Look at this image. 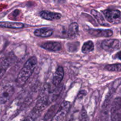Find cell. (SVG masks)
Returning a JSON list of instances; mask_svg holds the SVG:
<instances>
[{
    "instance_id": "cell-21",
    "label": "cell",
    "mask_w": 121,
    "mask_h": 121,
    "mask_svg": "<svg viewBox=\"0 0 121 121\" xmlns=\"http://www.w3.org/2000/svg\"><path fill=\"white\" fill-rule=\"evenodd\" d=\"M103 121H111L109 120L108 119V112L107 113H105V115H104V117H103Z\"/></svg>"
},
{
    "instance_id": "cell-22",
    "label": "cell",
    "mask_w": 121,
    "mask_h": 121,
    "mask_svg": "<svg viewBox=\"0 0 121 121\" xmlns=\"http://www.w3.org/2000/svg\"><path fill=\"white\" fill-rule=\"evenodd\" d=\"M64 1H65V0H54V2L58 4L62 3V2H63Z\"/></svg>"
},
{
    "instance_id": "cell-14",
    "label": "cell",
    "mask_w": 121,
    "mask_h": 121,
    "mask_svg": "<svg viewBox=\"0 0 121 121\" xmlns=\"http://www.w3.org/2000/svg\"><path fill=\"white\" fill-rule=\"evenodd\" d=\"M79 33V26L76 22H72L70 24L68 30L67 31V35L69 37H73L76 36Z\"/></svg>"
},
{
    "instance_id": "cell-19",
    "label": "cell",
    "mask_w": 121,
    "mask_h": 121,
    "mask_svg": "<svg viewBox=\"0 0 121 121\" xmlns=\"http://www.w3.org/2000/svg\"><path fill=\"white\" fill-rule=\"evenodd\" d=\"M79 121H89L88 116H87L86 111L83 108L80 112V118H79Z\"/></svg>"
},
{
    "instance_id": "cell-1",
    "label": "cell",
    "mask_w": 121,
    "mask_h": 121,
    "mask_svg": "<svg viewBox=\"0 0 121 121\" xmlns=\"http://www.w3.org/2000/svg\"><path fill=\"white\" fill-rule=\"evenodd\" d=\"M37 62V58L34 56L30 58L26 61L17 78V86L18 87H22L24 85L26 82L28 80L30 77L34 72V69L36 67Z\"/></svg>"
},
{
    "instance_id": "cell-15",
    "label": "cell",
    "mask_w": 121,
    "mask_h": 121,
    "mask_svg": "<svg viewBox=\"0 0 121 121\" xmlns=\"http://www.w3.org/2000/svg\"><path fill=\"white\" fill-rule=\"evenodd\" d=\"M91 13H92V15L95 17L96 20L98 21V23L100 25L102 26H109V25L107 23V22L106 21L105 19L104 18L103 15L100 14L99 12H98V11L95 10V9H92L91 11Z\"/></svg>"
},
{
    "instance_id": "cell-3",
    "label": "cell",
    "mask_w": 121,
    "mask_h": 121,
    "mask_svg": "<svg viewBox=\"0 0 121 121\" xmlns=\"http://www.w3.org/2000/svg\"><path fill=\"white\" fill-rule=\"evenodd\" d=\"M103 14L109 22L119 24L121 21V11L118 9H108L103 11Z\"/></svg>"
},
{
    "instance_id": "cell-12",
    "label": "cell",
    "mask_w": 121,
    "mask_h": 121,
    "mask_svg": "<svg viewBox=\"0 0 121 121\" xmlns=\"http://www.w3.org/2000/svg\"><path fill=\"white\" fill-rule=\"evenodd\" d=\"M34 35L39 37H48L53 34V30L50 28H42L34 31Z\"/></svg>"
},
{
    "instance_id": "cell-6",
    "label": "cell",
    "mask_w": 121,
    "mask_h": 121,
    "mask_svg": "<svg viewBox=\"0 0 121 121\" xmlns=\"http://www.w3.org/2000/svg\"><path fill=\"white\" fill-rule=\"evenodd\" d=\"M102 48L104 50L108 52H112L115 50H120L121 42L117 39H108L105 40L102 43Z\"/></svg>"
},
{
    "instance_id": "cell-5",
    "label": "cell",
    "mask_w": 121,
    "mask_h": 121,
    "mask_svg": "<svg viewBox=\"0 0 121 121\" xmlns=\"http://www.w3.org/2000/svg\"><path fill=\"white\" fill-rule=\"evenodd\" d=\"M70 104L67 101H64L60 105L55 115L51 121H63L69 111Z\"/></svg>"
},
{
    "instance_id": "cell-20",
    "label": "cell",
    "mask_w": 121,
    "mask_h": 121,
    "mask_svg": "<svg viewBox=\"0 0 121 121\" xmlns=\"http://www.w3.org/2000/svg\"><path fill=\"white\" fill-rule=\"evenodd\" d=\"M35 118V117H34L33 115H32L31 113L30 115L28 116V117H27V118H26L23 121H34Z\"/></svg>"
},
{
    "instance_id": "cell-10",
    "label": "cell",
    "mask_w": 121,
    "mask_h": 121,
    "mask_svg": "<svg viewBox=\"0 0 121 121\" xmlns=\"http://www.w3.org/2000/svg\"><path fill=\"white\" fill-rule=\"evenodd\" d=\"M64 77V70L61 66H59L56 69L54 76L52 80V83L54 86L57 87L60 84Z\"/></svg>"
},
{
    "instance_id": "cell-11",
    "label": "cell",
    "mask_w": 121,
    "mask_h": 121,
    "mask_svg": "<svg viewBox=\"0 0 121 121\" xmlns=\"http://www.w3.org/2000/svg\"><path fill=\"white\" fill-rule=\"evenodd\" d=\"M10 65L11 60L9 58L2 57L0 59V79L4 75Z\"/></svg>"
},
{
    "instance_id": "cell-2",
    "label": "cell",
    "mask_w": 121,
    "mask_h": 121,
    "mask_svg": "<svg viewBox=\"0 0 121 121\" xmlns=\"http://www.w3.org/2000/svg\"><path fill=\"white\" fill-rule=\"evenodd\" d=\"M14 93V88L10 84L0 86V104H4L9 100Z\"/></svg>"
},
{
    "instance_id": "cell-18",
    "label": "cell",
    "mask_w": 121,
    "mask_h": 121,
    "mask_svg": "<svg viewBox=\"0 0 121 121\" xmlns=\"http://www.w3.org/2000/svg\"><path fill=\"white\" fill-rule=\"evenodd\" d=\"M56 109V106H53L47 111V112L46 113V114L45 115L44 117V121H48L50 118L52 117V116L53 115V113H54V111Z\"/></svg>"
},
{
    "instance_id": "cell-9",
    "label": "cell",
    "mask_w": 121,
    "mask_h": 121,
    "mask_svg": "<svg viewBox=\"0 0 121 121\" xmlns=\"http://www.w3.org/2000/svg\"><path fill=\"white\" fill-rule=\"evenodd\" d=\"M40 15L41 18L48 21L60 20L61 18V15L60 13H54L48 11H42L40 12Z\"/></svg>"
},
{
    "instance_id": "cell-13",
    "label": "cell",
    "mask_w": 121,
    "mask_h": 121,
    "mask_svg": "<svg viewBox=\"0 0 121 121\" xmlns=\"http://www.w3.org/2000/svg\"><path fill=\"white\" fill-rule=\"evenodd\" d=\"M0 27L4 28L20 29L24 27V24L21 22H0Z\"/></svg>"
},
{
    "instance_id": "cell-7",
    "label": "cell",
    "mask_w": 121,
    "mask_h": 121,
    "mask_svg": "<svg viewBox=\"0 0 121 121\" xmlns=\"http://www.w3.org/2000/svg\"><path fill=\"white\" fill-rule=\"evenodd\" d=\"M88 33L93 36L96 37H110L113 35V31L111 30L91 28L89 30Z\"/></svg>"
},
{
    "instance_id": "cell-16",
    "label": "cell",
    "mask_w": 121,
    "mask_h": 121,
    "mask_svg": "<svg viewBox=\"0 0 121 121\" xmlns=\"http://www.w3.org/2000/svg\"><path fill=\"white\" fill-rule=\"evenodd\" d=\"M94 50V44L92 41H87L83 44L82 48V53L87 54Z\"/></svg>"
},
{
    "instance_id": "cell-4",
    "label": "cell",
    "mask_w": 121,
    "mask_h": 121,
    "mask_svg": "<svg viewBox=\"0 0 121 121\" xmlns=\"http://www.w3.org/2000/svg\"><path fill=\"white\" fill-rule=\"evenodd\" d=\"M111 121H121V100L120 97L113 100L111 107Z\"/></svg>"
},
{
    "instance_id": "cell-8",
    "label": "cell",
    "mask_w": 121,
    "mask_h": 121,
    "mask_svg": "<svg viewBox=\"0 0 121 121\" xmlns=\"http://www.w3.org/2000/svg\"><path fill=\"white\" fill-rule=\"evenodd\" d=\"M40 47L50 52H59L61 49V44L57 41H47L41 44Z\"/></svg>"
},
{
    "instance_id": "cell-17",
    "label": "cell",
    "mask_w": 121,
    "mask_h": 121,
    "mask_svg": "<svg viewBox=\"0 0 121 121\" xmlns=\"http://www.w3.org/2000/svg\"><path fill=\"white\" fill-rule=\"evenodd\" d=\"M105 69L111 72H121V65L120 63L113 64V65H108L105 66Z\"/></svg>"
}]
</instances>
